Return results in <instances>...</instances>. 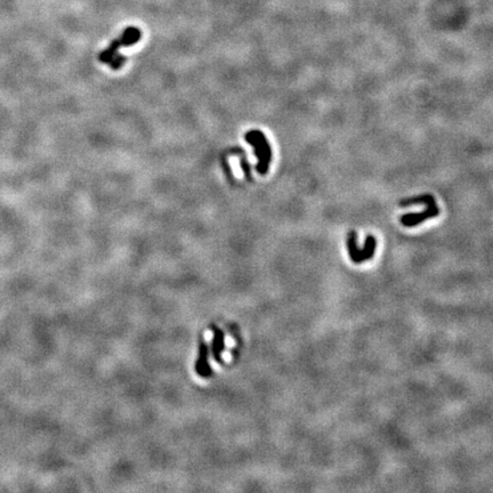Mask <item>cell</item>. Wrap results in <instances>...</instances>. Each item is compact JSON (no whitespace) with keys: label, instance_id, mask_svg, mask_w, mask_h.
<instances>
[{"label":"cell","instance_id":"cell-1","mask_svg":"<svg viewBox=\"0 0 493 493\" xmlns=\"http://www.w3.org/2000/svg\"><path fill=\"white\" fill-rule=\"evenodd\" d=\"M141 39V31L136 28H129L125 31L120 38L114 40L105 51H103L98 55V60L102 63H105L110 66L112 70H119L124 66L126 62V57L121 56L119 54V48L132 46Z\"/></svg>","mask_w":493,"mask_h":493},{"label":"cell","instance_id":"cell-2","mask_svg":"<svg viewBox=\"0 0 493 493\" xmlns=\"http://www.w3.org/2000/svg\"><path fill=\"white\" fill-rule=\"evenodd\" d=\"M244 138L250 145H253L255 155L258 159V163L256 167L258 174H267L272 160V150L266 136L259 131H250L249 133L245 134Z\"/></svg>","mask_w":493,"mask_h":493},{"label":"cell","instance_id":"cell-3","mask_svg":"<svg viewBox=\"0 0 493 493\" xmlns=\"http://www.w3.org/2000/svg\"><path fill=\"white\" fill-rule=\"evenodd\" d=\"M426 206H427V208L421 213H410L402 215L400 217V223L405 227H415L417 225H420V224H423L426 221H428L430 218L437 217L441 214V210L437 207L436 201Z\"/></svg>","mask_w":493,"mask_h":493},{"label":"cell","instance_id":"cell-4","mask_svg":"<svg viewBox=\"0 0 493 493\" xmlns=\"http://www.w3.org/2000/svg\"><path fill=\"white\" fill-rule=\"evenodd\" d=\"M346 245L348 249L349 258L351 261L356 264V265H360L362 263V257H361V249L358 248L357 243V233L355 231H351L347 234L346 239Z\"/></svg>","mask_w":493,"mask_h":493},{"label":"cell","instance_id":"cell-5","mask_svg":"<svg viewBox=\"0 0 493 493\" xmlns=\"http://www.w3.org/2000/svg\"><path fill=\"white\" fill-rule=\"evenodd\" d=\"M376 250H377V239L374 235L369 234L365 237L363 249H361L362 263L373 259L376 254Z\"/></svg>","mask_w":493,"mask_h":493},{"label":"cell","instance_id":"cell-6","mask_svg":"<svg viewBox=\"0 0 493 493\" xmlns=\"http://www.w3.org/2000/svg\"><path fill=\"white\" fill-rule=\"evenodd\" d=\"M435 198L432 194H421L414 196V198H407L400 200L398 206L400 207H407V206H414V204H428L430 202H434Z\"/></svg>","mask_w":493,"mask_h":493},{"label":"cell","instance_id":"cell-7","mask_svg":"<svg viewBox=\"0 0 493 493\" xmlns=\"http://www.w3.org/2000/svg\"><path fill=\"white\" fill-rule=\"evenodd\" d=\"M208 349L204 346V344H201L200 346V358L198 362V371L199 374L206 376V374L209 373V366L207 364L208 360Z\"/></svg>","mask_w":493,"mask_h":493},{"label":"cell","instance_id":"cell-8","mask_svg":"<svg viewBox=\"0 0 493 493\" xmlns=\"http://www.w3.org/2000/svg\"><path fill=\"white\" fill-rule=\"evenodd\" d=\"M224 336L222 331L215 330V338H214V354L217 361H221V353L224 349Z\"/></svg>","mask_w":493,"mask_h":493}]
</instances>
